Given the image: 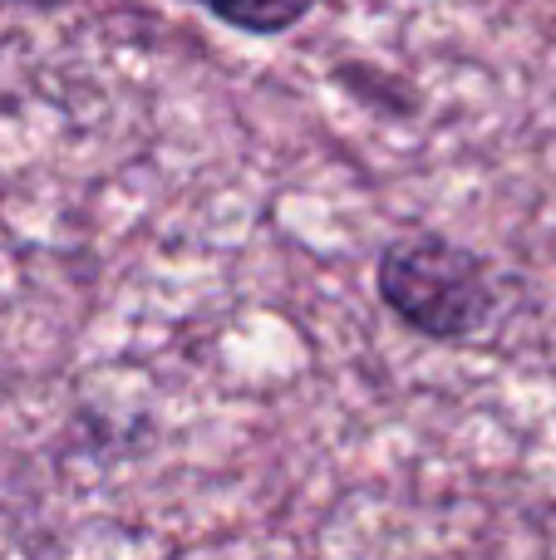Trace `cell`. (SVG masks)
<instances>
[{"instance_id": "277c9868", "label": "cell", "mask_w": 556, "mask_h": 560, "mask_svg": "<svg viewBox=\"0 0 556 560\" xmlns=\"http://www.w3.org/2000/svg\"><path fill=\"white\" fill-rule=\"evenodd\" d=\"M0 5L30 10V15H55V10H69V5H79V0H0Z\"/></svg>"}, {"instance_id": "6da1fadb", "label": "cell", "mask_w": 556, "mask_h": 560, "mask_svg": "<svg viewBox=\"0 0 556 560\" xmlns=\"http://www.w3.org/2000/svg\"><path fill=\"white\" fill-rule=\"evenodd\" d=\"M374 295L394 325L429 345H468L498 315L493 266L443 232L384 242L374 256Z\"/></svg>"}, {"instance_id": "3957f363", "label": "cell", "mask_w": 556, "mask_h": 560, "mask_svg": "<svg viewBox=\"0 0 556 560\" xmlns=\"http://www.w3.org/2000/svg\"><path fill=\"white\" fill-rule=\"evenodd\" d=\"M331 79L340 84V94H350L355 104H364L380 118H419L424 114V94L409 79H394L390 69L370 65V59H340L331 65Z\"/></svg>"}, {"instance_id": "7a4b0ae2", "label": "cell", "mask_w": 556, "mask_h": 560, "mask_svg": "<svg viewBox=\"0 0 556 560\" xmlns=\"http://www.w3.org/2000/svg\"><path fill=\"white\" fill-rule=\"evenodd\" d=\"M177 5L202 10L207 20L236 30L252 39H281L291 30H301L325 0H177Z\"/></svg>"}]
</instances>
